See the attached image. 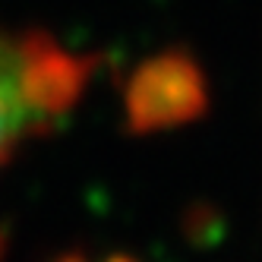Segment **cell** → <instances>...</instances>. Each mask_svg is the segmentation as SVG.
I'll use <instances>...</instances> for the list:
<instances>
[{
    "mask_svg": "<svg viewBox=\"0 0 262 262\" xmlns=\"http://www.w3.org/2000/svg\"><path fill=\"white\" fill-rule=\"evenodd\" d=\"M92 67V57L60 48L51 35H0V161L76 104Z\"/></svg>",
    "mask_w": 262,
    "mask_h": 262,
    "instance_id": "obj_1",
    "label": "cell"
},
{
    "mask_svg": "<svg viewBox=\"0 0 262 262\" xmlns=\"http://www.w3.org/2000/svg\"><path fill=\"white\" fill-rule=\"evenodd\" d=\"M209 111L205 73L186 51H161L139 63L123 89L126 129L152 136L199 120Z\"/></svg>",
    "mask_w": 262,
    "mask_h": 262,
    "instance_id": "obj_2",
    "label": "cell"
},
{
    "mask_svg": "<svg viewBox=\"0 0 262 262\" xmlns=\"http://www.w3.org/2000/svg\"><path fill=\"white\" fill-rule=\"evenodd\" d=\"M57 262H89V259L79 256V253H70V256H63V259H57Z\"/></svg>",
    "mask_w": 262,
    "mask_h": 262,
    "instance_id": "obj_3",
    "label": "cell"
},
{
    "mask_svg": "<svg viewBox=\"0 0 262 262\" xmlns=\"http://www.w3.org/2000/svg\"><path fill=\"white\" fill-rule=\"evenodd\" d=\"M104 262H136V259H129V256H111V259H104Z\"/></svg>",
    "mask_w": 262,
    "mask_h": 262,
    "instance_id": "obj_4",
    "label": "cell"
},
{
    "mask_svg": "<svg viewBox=\"0 0 262 262\" xmlns=\"http://www.w3.org/2000/svg\"><path fill=\"white\" fill-rule=\"evenodd\" d=\"M0 250H4V243H0Z\"/></svg>",
    "mask_w": 262,
    "mask_h": 262,
    "instance_id": "obj_5",
    "label": "cell"
}]
</instances>
